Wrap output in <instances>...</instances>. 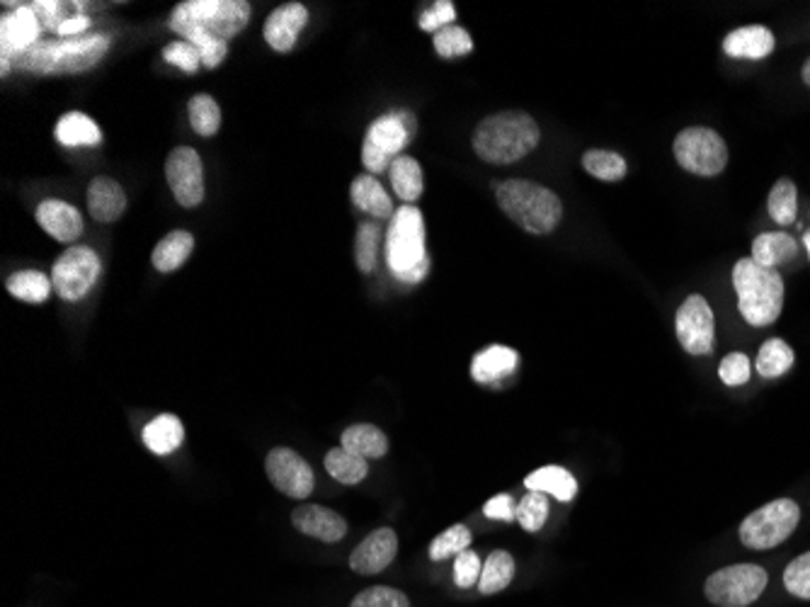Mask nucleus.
Here are the masks:
<instances>
[{
    "mask_svg": "<svg viewBox=\"0 0 810 607\" xmlns=\"http://www.w3.org/2000/svg\"><path fill=\"white\" fill-rule=\"evenodd\" d=\"M245 0H187L173 10L170 30L197 46L202 66L217 68L229 54V40L248 25Z\"/></svg>",
    "mask_w": 810,
    "mask_h": 607,
    "instance_id": "1",
    "label": "nucleus"
},
{
    "mask_svg": "<svg viewBox=\"0 0 810 607\" xmlns=\"http://www.w3.org/2000/svg\"><path fill=\"white\" fill-rule=\"evenodd\" d=\"M539 139H542V130L532 114L508 110L486 117L476 126L471 144L480 161L508 166V163L530 156L539 146Z\"/></svg>",
    "mask_w": 810,
    "mask_h": 607,
    "instance_id": "2",
    "label": "nucleus"
},
{
    "mask_svg": "<svg viewBox=\"0 0 810 607\" xmlns=\"http://www.w3.org/2000/svg\"><path fill=\"white\" fill-rule=\"evenodd\" d=\"M733 287L737 291V309L750 325L765 329L779 319L784 309V277L779 271L743 258L733 267Z\"/></svg>",
    "mask_w": 810,
    "mask_h": 607,
    "instance_id": "3",
    "label": "nucleus"
},
{
    "mask_svg": "<svg viewBox=\"0 0 810 607\" xmlns=\"http://www.w3.org/2000/svg\"><path fill=\"white\" fill-rule=\"evenodd\" d=\"M496 197L504 214L524 231L544 236L551 233L563 217V205L556 192L532 180H500L496 183Z\"/></svg>",
    "mask_w": 810,
    "mask_h": 607,
    "instance_id": "4",
    "label": "nucleus"
},
{
    "mask_svg": "<svg viewBox=\"0 0 810 607\" xmlns=\"http://www.w3.org/2000/svg\"><path fill=\"white\" fill-rule=\"evenodd\" d=\"M386 261H389L393 275L403 283H420L428 275L430 258L425 251V221L413 205L396 209L389 236H386Z\"/></svg>",
    "mask_w": 810,
    "mask_h": 607,
    "instance_id": "5",
    "label": "nucleus"
},
{
    "mask_svg": "<svg viewBox=\"0 0 810 607\" xmlns=\"http://www.w3.org/2000/svg\"><path fill=\"white\" fill-rule=\"evenodd\" d=\"M801 520V508L791 498H777L757 508L741 525V542L747 550L767 552L789 540Z\"/></svg>",
    "mask_w": 810,
    "mask_h": 607,
    "instance_id": "6",
    "label": "nucleus"
},
{
    "mask_svg": "<svg viewBox=\"0 0 810 607\" xmlns=\"http://www.w3.org/2000/svg\"><path fill=\"white\" fill-rule=\"evenodd\" d=\"M415 134V117L410 112H391L369 126L362 142V163L369 173H384L401 156L410 136Z\"/></svg>",
    "mask_w": 810,
    "mask_h": 607,
    "instance_id": "7",
    "label": "nucleus"
},
{
    "mask_svg": "<svg viewBox=\"0 0 810 607\" xmlns=\"http://www.w3.org/2000/svg\"><path fill=\"white\" fill-rule=\"evenodd\" d=\"M767 571L757 564H735L713 571L707 578V598L715 607H747L767 588Z\"/></svg>",
    "mask_w": 810,
    "mask_h": 607,
    "instance_id": "8",
    "label": "nucleus"
},
{
    "mask_svg": "<svg viewBox=\"0 0 810 607\" xmlns=\"http://www.w3.org/2000/svg\"><path fill=\"white\" fill-rule=\"evenodd\" d=\"M673 151L679 166L695 175H703V178L719 175L728 163V146L723 136L709 130V126H689V130L679 132Z\"/></svg>",
    "mask_w": 810,
    "mask_h": 607,
    "instance_id": "9",
    "label": "nucleus"
},
{
    "mask_svg": "<svg viewBox=\"0 0 810 607\" xmlns=\"http://www.w3.org/2000/svg\"><path fill=\"white\" fill-rule=\"evenodd\" d=\"M100 271L102 265L96 251L88 246H70L54 263L52 285L62 299L78 301L96 287Z\"/></svg>",
    "mask_w": 810,
    "mask_h": 607,
    "instance_id": "10",
    "label": "nucleus"
},
{
    "mask_svg": "<svg viewBox=\"0 0 810 607\" xmlns=\"http://www.w3.org/2000/svg\"><path fill=\"white\" fill-rule=\"evenodd\" d=\"M108 49V37H90L62 44H40V49L27 52L30 66L40 71H80L96 64Z\"/></svg>",
    "mask_w": 810,
    "mask_h": 607,
    "instance_id": "11",
    "label": "nucleus"
},
{
    "mask_svg": "<svg viewBox=\"0 0 810 607\" xmlns=\"http://www.w3.org/2000/svg\"><path fill=\"white\" fill-rule=\"evenodd\" d=\"M675 329L679 345L689 355H709L715 347V321L709 301L701 295H691L677 309Z\"/></svg>",
    "mask_w": 810,
    "mask_h": 607,
    "instance_id": "12",
    "label": "nucleus"
},
{
    "mask_svg": "<svg viewBox=\"0 0 810 607\" xmlns=\"http://www.w3.org/2000/svg\"><path fill=\"white\" fill-rule=\"evenodd\" d=\"M166 180L182 207L192 209L204 200V166L192 146L170 151L166 158Z\"/></svg>",
    "mask_w": 810,
    "mask_h": 607,
    "instance_id": "13",
    "label": "nucleus"
},
{
    "mask_svg": "<svg viewBox=\"0 0 810 607\" xmlns=\"http://www.w3.org/2000/svg\"><path fill=\"white\" fill-rule=\"evenodd\" d=\"M265 472L277 492L287 494L289 498H309L313 494V472L299 452L289 448H275L267 454Z\"/></svg>",
    "mask_w": 810,
    "mask_h": 607,
    "instance_id": "14",
    "label": "nucleus"
},
{
    "mask_svg": "<svg viewBox=\"0 0 810 607\" xmlns=\"http://www.w3.org/2000/svg\"><path fill=\"white\" fill-rule=\"evenodd\" d=\"M398 552V537L391 528H379L374 530L369 537L355 547V552L349 554V569L362 576H374L381 574L384 569H389Z\"/></svg>",
    "mask_w": 810,
    "mask_h": 607,
    "instance_id": "15",
    "label": "nucleus"
},
{
    "mask_svg": "<svg viewBox=\"0 0 810 607\" xmlns=\"http://www.w3.org/2000/svg\"><path fill=\"white\" fill-rule=\"evenodd\" d=\"M309 25V10L301 3H285L265 20L263 34L275 52L287 54L297 44L301 30Z\"/></svg>",
    "mask_w": 810,
    "mask_h": 607,
    "instance_id": "16",
    "label": "nucleus"
},
{
    "mask_svg": "<svg viewBox=\"0 0 810 607\" xmlns=\"http://www.w3.org/2000/svg\"><path fill=\"white\" fill-rule=\"evenodd\" d=\"M291 522L301 534L313 537V540H321L325 544L340 542L347 532V522L340 512L323 508V506H313V504H303L299 508L291 510Z\"/></svg>",
    "mask_w": 810,
    "mask_h": 607,
    "instance_id": "17",
    "label": "nucleus"
},
{
    "mask_svg": "<svg viewBox=\"0 0 810 607\" xmlns=\"http://www.w3.org/2000/svg\"><path fill=\"white\" fill-rule=\"evenodd\" d=\"M37 221L54 241L62 243H74L84 233V217L64 200H44L37 207Z\"/></svg>",
    "mask_w": 810,
    "mask_h": 607,
    "instance_id": "18",
    "label": "nucleus"
},
{
    "mask_svg": "<svg viewBox=\"0 0 810 607\" xmlns=\"http://www.w3.org/2000/svg\"><path fill=\"white\" fill-rule=\"evenodd\" d=\"M88 209L96 221L112 224V221L120 219L126 209V195L122 190V185L100 175V178L88 185Z\"/></svg>",
    "mask_w": 810,
    "mask_h": 607,
    "instance_id": "19",
    "label": "nucleus"
},
{
    "mask_svg": "<svg viewBox=\"0 0 810 607\" xmlns=\"http://www.w3.org/2000/svg\"><path fill=\"white\" fill-rule=\"evenodd\" d=\"M774 34L769 27L765 25H747L728 34L723 40V52L733 58H753V62H759V58H767L774 52Z\"/></svg>",
    "mask_w": 810,
    "mask_h": 607,
    "instance_id": "20",
    "label": "nucleus"
},
{
    "mask_svg": "<svg viewBox=\"0 0 810 607\" xmlns=\"http://www.w3.org/2000/svg\"><path fill=\"white\" fill-rule=\"evenodd\" d=\"M520 365V355L508 345H490L474 357L471 377L478 384H496L502 377H510Z\"/></svg>",
    "mask_w": 810,
    "mask_h": 607,
    "instance_id": "21",
    "label": "nucleus"
},
{
    "mask_svg": "<svg viewBox=\"0 0 810 607\" xmlns=\"http://www.w3.org/2000/svg\"><path fill=\"white\" fill-rule=\"evenodd\" d=\"M40 37V18L34 8H18L13 15L3 18V54L30 52Z\"/></svg>",
    "mask_w": 810,
    "mask_h": 607,
    "instance_id": "22",
    "label": "nucleus"
},
{
    "mask_svg": "<svg viewBox=\"0 0 810 607\" xmlns=\"http://www.w3.org/2000/svg\"><path fill=\"white\" fill-rule=\"evenodd\" d=\"M798 255V241L789 233L784 231H769V233H759V236L753 241V258L757 265L762 267H772L777 271V265L796 261Z\"/></svg>",
    "mask_w": 810,
    "mask_h": 607,
    "instance_id": "23",
    "label": "nucleus"
},
{
    "mask_svg": "<svg viewBox=\"0 0 810 607\" xmlns=\"http://www.w3.org/2000/svg\"><path fill=\"white\" fill-rule=\"evenodd\" d=\"M340 448L347 452L357 454L362 460H381L389 452V438L384 435V430L369 423H357L349 426L343 435H340Z\"/></svg>",
    "mask_w": 810,
    "mask_h": 607,
    "instance_id": "24",
    "label": "nucleus"
},
{
    "mask_svg": "<svg viewBox=\"0 0 810 607\" xmlns=\"http://www.w3.org/2000/svg\"><path fill=\"white\" fill-rule=\"evenodd\" d=\"M352 202H355L362 212H367L377 219H393V202L384 185L374 178V175H359L349 188Z\"/></svg>",
    "mask_w": 810,
    "mask_h": 607,
    "instance_id": "25",
    "label": "nucleus"
},
{
    "mask_svg": "<svg viewBox=\"0 0 810 607\" xmlns=\"http://www.w3.org/2000/svg\"><path fill=\"white\" fill-rule=\"evenodd\" d=\"M524 486L530 488V492L551 494L554 498L563 500V504H570L575 494H578V482H575V476L568 470H563V466H542V470H536L524 478Z\"/></svg>",
    "mask_w": 810,
    "mask_h": 607,
    "instance_id": "26",
    "label": "nucleus"
},
{
    "mask_svg": "<svg viewBox=\"0 0 810 607\" xmlns=\"http://www.w3.org/2000/svg\"><path fill=\"white\" fill-rule=\"evenodd\" d=\"M185 428L178 416L163 413L144 428V445L154 454H170L182 445Z\"/></svg>",
    "mask_w": 810,
    "mask_h": 607,
    "instance_id": "27",
    "label": "nucleus"
},
{
    "mask_svg": "<svg viewBox=\"0 0 810 607\" xmlns=\"http://www.w3.org/2000/svg\"><path fill=\"white\" fill-rule=\"evenodd\" d=\"M195 251V236L190 231H170L166 239H163L151 261H154V267L158 273H173L178 271L180 265H185V261L190 258Z\"/></svg>",
    "mask_w": 810,
    "mask_h": 607,
    "instance_id": "28",
    "label": "nucleus"
},
{
    "mask_svg": "<svg viewBox=\"0 0 810 607\" xmlns=\"http://www.w3.org/2000/svg\"><path fill=\"white\" fill-rule=\"evenodd\" d=\"M56 139L64 146H98L102 134L88 114L68 112L56 124Z\"/></svg>",
    "mask_w": 810,
    "mask_h": 607,
    "instance_id": "29",
    "label": "nucleus"
},
{
    "mask_svg": "<svg viewBox=\"0 0 810 607\" xmlns=\"http://www.w3.org/2000/svg\"><path fill=\"white\" fill-rule=\"evenodd\" d=\"M389 175H391L393 192L401 197L403 202H415L422 195V190H425V175H422V168L415 158L398 156L391 163Z\"/></svg>",
    "mask_w": 810,
    "mask_h": 607,
    "instance_id": "30",
    "label": "nucleus"
},
{
    "mask_svg": "<svg viewBox=\"0 0 810 607\" xmlns=\"http://www.w3.org/2000/svg\"><path fill=\"white\" fill-rule=\"evenodd\" d=\"M794 360L796 355L789 343L781 341V338H769V341L759 347L755 367L759 372V377L777 379L794 367Z\"/></svg>",
    "mask_w": 810,
    "mask_h": 607,
    "instance_id": "31",
    "label": "nucleus"
},
{
    "mask_svg": "<svg viewBox=\"0 0 810 607\" xmlns=\"http://www.w3.org/2000/svg\"><path fill=\"white\" fill-rule=\"evenodd\" d=\"M325 472L331 474L335 482L345 486H355L364 482V476L369 474L367 460L357 457V454L347 452L345 448H333L325 454Z\"/></svg>",
    "mask_w": 810,
    "mask_h": 607,
    "instance_id": "32",
    "label": "nucleus"
},
{
    "mask_svg": "<svg viewBox=\"0 0 810 607\" xmlns=\"http://www.w3.org/2000/svg\"><path fill=\"white\" fill-rule=\"evenodd\" d=\"M514 578V559L510 552H490V556L486 559L484 571H480V581H478V591L484 595H492L504 591Z\"/></svg>",
    "mask_w": 810,
    "mask_h": 607,
    "instance_id": "33",
    "label": "nucleus"
},
{
    "mask_svg": "<svg viewBox=\"0 0 810 607\" xmlns=\"http://www.w3.org/2000/svg\"><path fill=\"white\" fill-rule=\"evenodd\" d=\"M52 277L40 271H20L8 279V291L20 301L42 304L52 295Z\"/></svg>",
    "mask_w": 810,
    "mask_h": 607,
    "instance_id": "34",
    "label": "nucleus"
},
{
    "mask_svg": "<svg viewBox=\"0 0 810 607\" xmlns=\"http://www.w3.org/2000/svg\"><path fill=\"white\" fill-rule=\"evenodd\" d=\"M769 214L772 219L777 221L779 227H789L796 221L798 214V190L796 183L789 178H781L774 183V188L769 192Z\"/></svg>",
    "mask_w": 810,
    "mask_h": 607,
    "instance_id": "35",
    "label": "nucleus"
},
{
    "mask_svg": "<svg viewBox=\"0 0 810 607\" xmlns=\"http://www.w3.org/2000/svg\"><path fill=\"white\" fill-rule=\"evenodd\" d=\"M582 168L597 180L617 183L626 175V161L619 154H614V151L592 148L582 156Z\"/></svg>",
    "mask_w": 810,
    "mask_h": 607,
    "instance_id": "36",
    "label": "nucleus"
},
{
    "mask_svg": "<svg viewBox=\"0 0 810 607\" xmlns=\"http://www.w3.org/2000/svg\"><path fill=\"white\" fill-rule=\"evenodd\" d=\"M187 112H190V124L192 130L199 136H214L221 126V110L217 100L207 96V92H199L187 104Z\"/></svg>",
    "mask_w": 810,
    "mask_h": 607,
    "instance_id": "37",
    "label": "nucleus"
},
{
    "mask_svg": "<svg viewBox=\"0 0 810 607\" xmlns=\"http://www.w3.org/2000/svg\"><path fill=\"white\" fill-rule=\"evenodd\" d=\"M379 246H381V229L377 224H371V221H364V224H359L355 239V261L364 275L377 267Z\"/></svg>",
    "mask_w": 810,
    "mask_h": 607,
    "instance_id": "38",
    "label": "nucleus"
},
{
    "mask_svg": "<svg viewBox=\"0 0 810 607\" xmlns=\"http://www.w3.org/2000/svg\"><path fill=\"white\" fill-rule=\"evenodd\" d=\"M468 544H471V530L466 525H454V528L434 537V542L430 544V559L432 562H444V559L466 552Z\"/></svg>",
    "mask_w": 810,
    "mask_h": 607,
    "instance_id": "39",
    "label": "nucleus"
},
{
    "mask_svg": "<svg viewBox=\"0 0 810 607\" xmlns=\"http://www.w3.org/2000/svg\"><path fill=\"white\" fill-rule=\"evenodd\" d=\"M471 49H474V40L464 27L450 25L434 34V52H437L442 58L466 56V54H471Z\"/></svg>",
    "mask_w": 810,
    "mask_h": 607,
    "instance_id": "40",
    "label": "nucleus"
},
{
    "mask_svg": "<svg viewBox=\"0 0 810 607\" xmlns=\"http://www.w3.org/2000/svg\"><path fill=\"white\" fill-rule=\"evenodd\" d=\"M548 518V498L546 494L530 492L518 506V520L526 532H539Z\"/></svg>",
    "mask_w": 810,
    "mask_h": 607,
    "instance_id": "41",
    "label": "nucleus"
},
{
    "mask_svg": "<svg viewBox=\"0 0 810 607\" xmlns=\"http://www.w3.org/2000/svg\"><path fill=\"white\" fill-rule=\"evenodd\" d=\"M349 607H410L403 591H396L391 586H371L362 591Z\"/></svg>",
    "mask_w": 810,
    "mask_h": 607,
    "instance_id": "42",
    "label": "nucleus"
},
{
    "mask_svg": "<svg viewBox=\"0 0 810 607\" xmlns=\"http://www.w3.org/2000/svg\"><path fill=\"white\" fill-rule=\"evenodd\" d=\"M784 586L791 595L801 600H810V552L801 554L786 566Z\"/></svg>",
    "mask_w": 810,
    "mask_h": 607,
    "instance_id": "43",
    "label": "nucleus"
},
{
    "mask_svg": "<svg viewBox=\"0 0 810 607\" xmlns=\"http://www.w3.org/2000/svg\"><path fill=\"white\" fill-rule=\"evenodd\" d=\"M480 571H484V566H480V556L476 552L466 550L454 556V583L459 588L478 586Z\"/></svg>",
    "mask_w": 810,
    "mask_h": 607,
    "instance_id": "44",
    "label": "nucleus"
},
{
    "mask_svg": "<svg viewBox=\"0 0 810 607\" xmlns=\"http://www.w3.org/2000/svg\"><path fill=\"white\" fill-rule=\"evenodd\" d=\"M163 58H166V62L173 66H180L185 74H195L197 68L202 66V56H199L197 46L185 40L168 44L166 49H163Z\"/></svg>",
    "mask_w": 810,
    "mask_h": 607,
    "instance_id": "45",
    "label": "nucleus"
},
{
    "mask_svg": "<svg viewBox=\"0 0 810 607\" xmlns=\"http://www.w3.org/2000/svg\"><path fill=\"white\" fill-rule=\"evenodd\" d=\"M750 357L743 355V353H731L725 355L721 367H719V377L723 384H728V387H743V384H747L750 379Z\"/></svg>",
    "mask_w": 810,
    "mask_h": 607,
    "instance_id": "46",
    "label": "nucleus"
},
{
    "mask_svg": "<svg viewBox=\"0 0 810 607\" xmlns=\"http://www.w3.org/2000/svg\"><path fill=\"white\" fill-rule=\"evenodd\" d=\"M454 18H456V10H454V5L450 3V0H444V3L440 0V3H434L428 10V13H422V18H420V30L437 34L440 30L450 27L452 22H454Z\"/></svg>",
    "mask_w": 810,
    "mask_h": 607,
    "instance_id": "47",
    "label": "nucleus"
},
{
    "mask_svg": "<svg viewBox=\"0 0 810 607\" xmlns=\"http://www.w3.org/2000/svg\"><path fill=\"white\" fill-rule=\"evenodd\" d=\"M484 512H486V518H490V520H502V522L518 520V506H514L512 496H508V494H500L496 498H490L486 504V508H484Z\"/></svg>",
    "mask_w": 810,
    "mask_h": 607,
    "instance_id": "48",
    "label": "nucleus"
},
{
    "mask_svg": "<svg viewBox=\"0 0 810 607\" xmlns=\"http://www.w3.org/2000/svg\"><path fill=\"white\" fill-rule=\"evenodd\" d=\"M88 27H90V20L84 18V15H76V18H66L64 25L58 27L56 32L62 34V37H68V34H80V32H86Z\"/></svg>",
    "mask_w": 810,
    "mask_h": 607,
    "instance_id": "49",
    "label": "nucleus"
},
{
    "mask_svg": "<svg viewBox=\"0 0 810 607\" xmlns=\"http://www.w3.org/2000/svg\"><path fill=\"white\" fill-rule=\"evenodd\" d=\"M803 84L810 88V58L803 64Z\"/></svg>",
    "mask_w": 810,
    "mask_h": 607,
    "instance_id": "50",
    "label": "nucleus"
},
{
    "mask_svg": "<svg viewBox=\"0 0 810 607\" xmlns=\"http://www.w3.org/2000/svg\"><path fill=\"white\" fill-rule=\"evenodd\" d=\"M803 243H806V251H808V258H810V229L806 231V236H803Z\"/></svg>",
    "mask_w": 810,
    "mask_h": 607,
    "instance_id": "51",
    "label": "nucleus"
}]
</instances>
